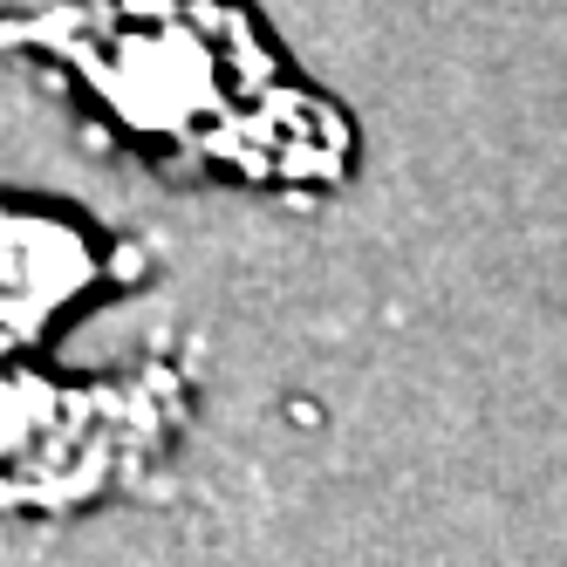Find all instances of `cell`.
<instances>
[{
	"label": "cell",
	"mask_w": 567,
	"mask_h": 567,
	"mask_svg": "<svg viewBox=\"0 0 567 567\" xmlns=\"http://www.w3.org/2000/svg\"><path fill=\"white\" fill-rule=\"evenodd\" d=\"M178 370H144L137 383H34L0 377V506L69 513L131 478H151L178 431Z\"/></svg>",
	"instance_id": "7a4b0ae2"
},
{
	"label": "cell",
	"mask_w": 567,
	"mask_h": 567,
	"mask_svg": "<svg viewBox=\"0 0 567 567\" xmlns=\"http://www.w3.org/2000/svg\"><path fill=\"white\" fill-rule=\"evenodd\" d=\"M110 274L116 267L103 239H90L75 219L0 206V355L34 342L69 301L96 295Z\"/></svg>",
	"instance_id": "3957f363"
},
{
	"label": "cell",
	"mask_w": 567,
	"mask_h": 567,
	"mask_svg": "<svg viewBox=\"0 0 567 567\" xmlns=\"http://www.w3.org/2000/svg\"><path fill=\"white\" fill-rule=\"evenodd\" d=\"M0 55L83 83L110 124L254 185H342L349 124L301 90L233 0H42L0 21Z\"/></svg>",
	"instance_id": "6da1fadb"
}]
</instances>
